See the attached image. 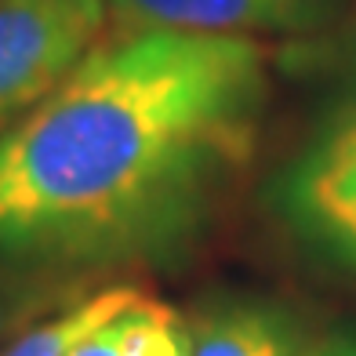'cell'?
<instances>
[{"label":"cell","mask_w":356,"mask_h":356,"mask_svg":"<svg viewBox=\"0 0 356 356\" xmlns=\"http://www.w3.org/2000/svg\"><path fill=\"white\" fill-rule=\"evenodd\" d=\"M273 95L258 37L127 29L0 135V266L175 269L251 168Z\"/></svg>","instance_id":"6da1fadb"},{"label":"cell","mask_w":356,"mask_h":356,"mask_svg":"<svg viewBox=\"0 0 356 356\" xmlns=\"http://www.w3.org/2000/svg\"><path fill=\"white\" fill-rule=\"evenodd\" d=\"M338 51L331 91L269 182V211L316 262L356 273V26Z\"/></svg>","instance_id":"7a4b0ae2"},{"label":"cell","mask_w":356,"mask_h":356,"mask_svg":"<svg viewBox=\"0 0 356 356\" xmlns=\"http://www.w3.org/2000/svg\"><path fill=\"white\" fill-rule=\"evenodd\" d=\"M106 22V0H0V135L84 62Z\"/></svg>","instance_id":"3957f363"},{"label":"cell","mask_w":356,"mask_h":356,"mask_svg":"<svg viewBox=\"0 0 356 356\" xmlns=\"http://www.w3.org/2000/svg\"><path fill=\"white\" fill-rule=\"evenodd\" d=\"M127 29L309 37L342 22L349 0H106Z\"/></svg>","instance_id":"277c9868"},{"label":"cell","mask_w":356,"mask_h":356,"mask_svg":"<svg viewBox=\"0 0 356 356\" xmlns=\"http://www.w3.org/2000/svg\"><path fill=\"white\" fill-rule=\"evenodd\" d=\"M189 327L193 356H305L295 313L273 298L222 295Z\"/></svg>","instance_id":"5b68a950"},{"label":"cell","mask_w":356,"mask_h":356,"mask_svg":"<svg viewBox=\"0 0 356 356\" xmlns=\"http://www.w3.org/2000/svg\"><path fill=\"white\" fill-rule=\"evenodd\" d=\"M66 356H193V327L175 305L131 287Z\"/></svg>","instance_id":"8992f818"},{"label":"cell","mask_w":356,"mask_h":356,"mask_svg":"<svg viewBox=\"0 0 356 356\" xmlns=\"http://www.w3.org/2000/svg\"><path fill=\"white\" fill-rule=\"evenodd\" d=\"M127 291L131 287H106L99 295L73 302L58 316H44L37 323H29L19 334H11L8 342H0V356H66L80 334H88L102 316L117 309Z\"/></svg>","instance_id":"52a82bcc"},{"label":"cell","mask_w":356,"mask_h":356,"mask_svg":"<svg viewBox=\"0 0 356 356\" xmlns=\"http://www.w3.org/2000/svg\"><path fill=\"white\" fill-rule=\"evenodd\" d=\"M26 277H19V269H11V266H0V342L19 334L22 331L19 323L29 316V309L40 305V298L29 291Z\"/></svg>","instance_id":"ba28073f"},{"label":"cell","mask_w":356,"mask_h":356,"mask_svg":"<svg viewBox=\"0 0 356 356\" xmlns=\"http://www.w3.org/2000/svg\"><path fill=\"white\" fill-rule=\"evenodd\" d=\"M305 356H356V331L334 334V338H327L323 346H316L313 353H305Z\"/></svg>","instance_id":"9c48e42d"}]
</instances>
